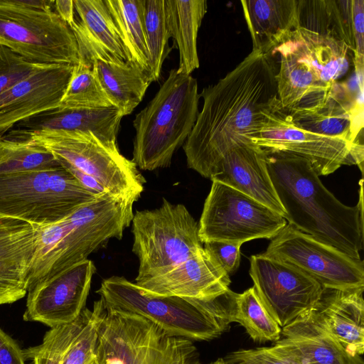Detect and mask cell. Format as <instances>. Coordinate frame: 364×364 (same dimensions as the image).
Returning <instances> with one entry per match:
<instances>
[{"instance_id": "28", "label": "cell", "mask_w": 364, "mask_h": 364, "mask_svg": "<svg viewBox=\"0 0 364 364\" xmlns=\"http://www.w3.org/2000/svg\"><path fill=\"white\" fill-rule=\"evenodd\" d=\"M299 26L342 41L354 52L352 0H299Z\"/></svg>"}, {"instance_id": "13", "label": "cell", "mask_w": 364, "mask_h": 364, "mask_svg": "<svg viewBox=\"0 0 364 364\" xmlns=\"http://www.w3.org/2000/svg\"><path fill=\"white\" fill-rule=\"evenodd\" d=\"M250 275L262 304L281 328L313 309L323 287L286 262L262 254L250 257Z\"/></svg>"}, {"instance_id": "4", "label": "cell", "mask_w": 364, "mask_h": 364, "mask_svg": "<svg viewBox=\"0 0 364 364\" xmlns=\"http://www.w3.org/2000/svg\"><path fill=\"white\" fill-rule=\"evenodd\" d=\"M105 307L138 314L166 333L191 341H208L233 322L236 293L230 289L208 301L143 294L124 277L104 279L97 290Z\"/></svg>"}, {"instance_id": "6", "label": "cell", "mask_w": 364, "mask_h": 364, "mask_svg": "<svg viewBox=\"0 0 364 364\" xmlns=\"http://www.w3.org/2000/svg\"><path fill=\"white\" fill-rule=\"evenodd\" d=\"M96 197L62 165L0 174V215L36 225L60 221Z\"/></svg>"}, {"instance_id": "22", "label": "cell", "mask_w": 364, "mask_h": 364, "mask_svg": "<svg viewBox=\"0 0 364 364\" xmlns=\"http://www.w3.org/2000/svg\"><path fill=\"white\" fill-rule=\"evenodd\" d=\"M151 326L138 314L106 307L97 330L95 364H132Z\"/></svg>"}, {"instance_id": "8", "label": "cell", "mask_w": 364, "mask_h": 364, "mask_svg": "<svg viewBox=\"0 0 364 364\" xmlns=\"http://www.w3.org/2000/svg\"><path fill=\"white\" fill-rule=\"evenodd\" d=\"M0 45L40 64L75 65L80 54L70 27L55 11H43L0 0Z\"/></svg>"}, {"instance_id": "24", "label": "cell", "mask_w": 364, "mask_h": 364, "mask_svg": "<svg viewBox=\"0 0 364 364\" xmlns=\"http://www.w3.org/2000/svg\"><path fill=\"white\" fill-rule=\"evenodd\" d=\"M284 343L291 346L306 364H364L326 330L314 308L282 328Z\"/></svg>"}, {"instance_id": "27", "label": "cell", "mask_w": 364, "mask_h": 364, "mask_svg": "<svg viewBox=\"0 0 364 364\" xmlns=\"http://www.w3.org/2000/svg\"><path fill=\"white\" fill-rule=\"evenodd\" d=\"M353 97L348 85L339 82L322 106L311 110H286L292 122L299 128L352 142L351 106Z\"/></svg>"}, {"instance_id": "42", "label": "cell", "mask_w": 364, "mask_h": 364, "mask_svg": "<svg viewBox=\"0 0 364 364\" xmlns=\"http://www.w3.org/2000/svg\"><path fill=\"white\" fill-rule=\"evenodd\" d=\"M268 348L284 364H306L291 346L281 339Z\"/></svg>"}, {"instance_id": "33", "label": "cell", "mask_w": 364, "mask_h": 364, "mask_svg": "<svg viewBox=\"0 0 364 364\" xmlns=\"http://www.w3.org/2000/svg\"><path fill=\"white\" fill-rule=\"evenodd\" d=\"M90 314L91 309L85 308L74 321L50 328L41 344L23 349L25 360H31L33 364H62L68 350L89 320Z\"/></svg>"}, {"instance_id": "36", "label": "cell", "mask_w": 364, "mask_h": 364, "mask_svg": "<svg viewBox=\"0 0 364 364\" xmlns=\"http://www.w3.org/2000/svg\"><path fill=\"white\" fill-rule=\"evenodd\" d=\"M106 307L100 298L91 309L89 320L68 350L62 364H95L97 330Z\"/></svg>"}, {"instance_id": "37", "label": "cell", "mask_w": 364, "mask_h": 364, "mask_svg": "<svg viewBox=\"0 0 364 364\" xmlns=\"http://www.w3.org/2000/svg\"><path fill=\"white\" fill-rule=\"evenodd\" d=\"M46 65L31 62L0 45V95Z\"/></svg>"}, {"instance_id": "14", "label": "cell", "mask_w": 364, "mask_h": 364, "mask_svg": "<svg viewBox=\"0 0 364 364\" xmlns=\"http://www.w3.org/2000/svg\"><path fill=\"white\" fill-rule=\"evenodd\" d=\"M95 272L87 259L35 284L27 291L23 320L50 328L74 321L85 309Z\"/></svg>"}, {"instance_id": "32", "label": "cell", "mask_w": 364, "mask_h": 364, "mask_svg": "<svg viewBox=\"0 0 364 364\" xmlns=\"http://www.w3.org/2000/svg\"><path fill=\"white\" fill-rule=\"evenodd\" d=\"M233 322L242 325L255 342H277L282 328L267 311L255 287L235 296Z\"/></svg>"}, {"instance_id": "23", "label": "cell", "mask_w": 364, "mask_h": 364, "mask_svg": "<svg viewBox=\"0 0 364 364\" xmlns=\"http://www.w3.org/2000/svg\"><path fill=\"white\" fill-rule=\"evenodd\" d=\"M240 2L254 50L271 53L299 27V0H242Z\"/></svg>"}, {"instance_id": "5", "label": "cell", "mask_w": 364, "mask_h": 364, "mask_svg": "<svg viewBox=\"0 0 364 364\" xmlns=\"http://www.w3.org/2000/svg\"><path fill=\"white\" fill-rule=\"evenodd\" d=\"M200 97L195 77L176 69L170 70L155 96L133 121L132 160L137 168L153 171L171 165L173 154L194 127Z\"/></svg>"}, {"instance_id": "38", "label": "cell", "mask_w": 364, "mask_h": 364, "mask_svg": "<svg viewBox=\"0 0 364 364\" xmlns=\"http://www.w3.org/2000/svg\"><path fill=\"white\" fill-rule=\"evenodd\" d=\"M241 245L236 242L210 241L204 243L203 247L230 275L240 265Z\"/></svg>"}, {"instance_id": "41", "label": "cell", "mask_w": 364, "mask_h": 364, "mask_svg": "<svg viewBox=\"0 0 364 364\" xmlns=\"http://www.w3.org/2000/svg\"><path fill=\"white\" fill-rule=\"evenodd\" d=\"M23 349L0 328V364H26Z\"/></svg>"}, {"instance_id": "3", "label": "cell", "mask_w": 364, "mask_h": 364, "mask_svg": "<svg viewBox=\"0 0 364 364\" xmlns=\"http://www.w3.org/2000/svg\"><path fill=\"white\" fill-rule=\"evenodd\" d=\"M133 197L106 194L55 223L39 225L27 290L37 283L87 259L109 240H121L134 216Z\"/></svg>"}, {"instance_id": "44", "label": "cell", "mask_w": 364, "mask_h": 364, "mask_svg": "<svg viewBox=\"0 0 364 364\" xmlns=\"http://www.w3.org/2000/svg\"><path fill=\"white\" fill-rule=\"evenodd\" d=\"M208 364H225L223 358H218Z\"/></svg>"}, {"instance_id": "9", "label": "cell", "mask_w": 364, "mask_h": 364, "mask_svg": "<svg viewBox=\"0 0 364 364\" xmlns=\"http://www.w3.org/2000/svg\"><path fill=\"white\" fill-rule=\"evenodd\" d=\"M263 120L251 139L262 149L302 157L317 175L333 173L342 165H358L363 173V144L318 134L297 127L277 98L263 112Z\"/></svg>"}, {"instance_id": "2", "label": "cell", "mask_w": 364, "mask_h": 364, "mask_svg": "<svg viewBox=\"0 0 364 364\" xmlns=\"http://www.w3.org/2000/svg\"><path fill=\"white\" fill-rule=\"evenodd\" d=\"M262 150L288 224L352 258L361 259L363 179L358 203L347 206L323 186L306 159L285 152Z\"/></svg>"}, {"instance_id": "10", "label": "cell", "mask_w": 364, "mask_h": 364, "mask_svg": "<svg viewBox=\"0 0 364 364\" xmlns=\"http://www.w3.org/2000/svg\"><path fill=\"white\" fill-rule=\"evenodd\" d=\"M287 223L283 216L253 198L213 181L203 205L198 234L202 243L242 244L259 238L272 240Z\"/></svg>"}, {"instance_id": "34", "label": "cell", "mask_w": 364, "mask_h": 364, "mask_svg": "<svg viewBox=\"0 0 364 364\" xmlns=\"http://www.w3.org/2000/svg\"><path fill=\"white\" fill-rule=\"evenodd\" d=\"M144 23L149 54V73L155 82L159 80L164 62L171 50L165 0H144Z\"/></svg>"}, {"instance_id": "25", "label": "cell", "mask_w": 364, "mask_h": 364, "mask_svg": "<svg viewBox=\"0 0 364 364\" xmlns=\"http://www.w3.org/2000/svg\"><path fill=\"white\" fill-rule=\"evenodd\" d=\"M207 9L205 0H165L168 33L179 52L180 73L191 75L200 66L197 38Z\"/></svg>"}, {"instance_id": "39", "label": "cell", "mask_w": 364, "mask_h": 364, "mask_svg": "<svg viewBox=\"0 0 364 364\" xmlns=\"http://www.w3.org/2000/svg\"><path fill=\"white\" fill-rule=\"evenodd\" d=\"M352 23L355 50L353 52V68L363 69L364 67V1L352 0Z\"/></svg>"}, {"instance_id": "21", "label": "cell", "mask_w": 364, "mask_h": 364, "mask_svg": "<svg viewBox=\"0 0 364 364\" xmlns=\"http://www.w3.org/2000/svg\"><path fill=\"white\" fill-rule=\"evenodd\" d=\"M364 288H323L314 311L323 326L353 355L364 352Z\"/></svg>"}, {"instance_id": "20", "label": "cell", "mask_w": 364, "mask_h": 364, "mask_svg": "<svg viewBox=\"0 0 364 364\" xmlns=\"http://www.w3.org/2000/svg\"><path fill=\"white\" fill-rule=\"evenodd\" d=\"M210 180L228 185L285 217L267 171L263 150L255 144L240 145L231 149Z\"/></svg>"}, {"instance_id": "31", "label": "cell", "mask_w": 364, "mask_h": 364, "mask_svg": "<svg viewBox=\"0 0 364 364\" xmlns=\"http://www.w3.org/2000/svg\"><path fill=\"white\" fill-rule=\"evenodd\" d=\"M60 165L53 154L41 144L0 136V174L47 169Z\"/></svg>"}, {"instance_id": "26", "label": "cell", "mask_w": 364, "mask_h": 364, "mask_svg": "<svg viewBox=\"0 0 364 364\" xmlns=\"http://www.w3.org/2000/svg\"><path fill=\"white\" fill-rule=\"evenodd\" d=\"M92 66L112 106L124 117L142 101L153 82L149 73L133 62L119 65L97 60Z\"/></svg>"}, {"instance_id": "17", "label": "cell", "mask_w": 364, "mask_h": 364, "mask_svg": "<svg viewBox=\"0 0 364 364\" xmlns=\"http://www.w3.org/2000/svg\"><path fill=\"white\" fill-rule=\"evenodd\" d=\"M135 284L151 296L208 301L228 291L230 279L203 247L170 271Z\"/></svg>"}, {"instance_id": "7", "label": "cell", "mask_w": 364, "mask_h": 364, "mask_svg": "<svg viewBox=\"0 0 364 364\" xmlns=\"http://www.w3.org/2000/svg\"><path fill=\"white\" fill-rule=\"evenodd\" d=\"M132 223L136 283L170 271L203 247L198 223L183 204L164 198L159 208L136 210Z\"/></svg>"}, {"instance_id": "12", "label": "cell", "mask_w": 364, "mask_h": 364, "mask_svg": "<svg viewBox=\"0 0 364 364\" xmlns=\"http://www.w3.org/2000/svg\"><path fill=\"white\" fill-rule=\"evenodd\" d=\"M262 254L296 267L323 288H364L363 260L352 258L288 223Z\"/></svg>"}, {"instance_id": "40", "label": "cell", "mask_w": 364, "mask_h": 364, "mask_svg": "<svg viewBox=\"0 0 364 364\" xmlns=\"http://www.w3.org/2000/svg\"><path fill=\"white\" fill-rule=\"evenodd\" d=\"M225 364H284L268 348L241 349L227 355Z\"/></svg>"}, {"instance_id": "29", "label": "cell", "mask_w": 364, "mask_h": 364, "mask_svg": "<svg viewBox=\"0 0 364 364\" xmlns=\"http://www.w3.org/2000/svg\"><path fill=\"white\" fill-rule=\"evenodd\" d=\"M105 2L129 61L149 73V54L144 23V0Z\"/></svg>"}, {"instance_id": "30", "label": "cell", "mask_w": 364, "mask_h": 364, "mask_svg": "<svg viewBox=\"0 0 364 364\" xmlns=\"http://www.w3.org/2000/svg\"><path fill=\"white\" fill-rule=\"evenodd\" d=\"M132 364H200L193 342L170 336L152 323Z\"/></svg>"}, {"instance_id": "18", "label": "cell", "mask_w": 364, "mask_h": 364, "mask_svg": "<svg viewBox=\"0 0 364 364\" xmlns=\"http://www.w3.org/2000/svg\"><path fill=\"white\" fill-rule=\"evenodd\" d=\"M38 229L39 225L0 215V306L26 295Z\"/></svg>"}, {"instance_id": "43", "label": "cell", "mask_w": 364, "mask_h": 364, "mask_svg": "<svg viewBox=\"0 0 364 364\" xmlns=\"http://www.w3.org/2000/svg\"><path fill=\"white\" fill-rule=\"evenodd\" d=\"M54 10L60 18L70 26L75 21L73 0L54 1Z\"/></svg>"}, {"instance_id": "35", "label": "cell", "mask_w": 364, "mask_h": 364, "mask_svg": "<svg viewBox=\"0 0 364 364\" xmlns=\"http://www.w3.org/2000/svg\"><path fill=\"white\" fill-rule=\"evenodd\" d=\"M110 107L113 106L101 87L92 66L82 61L74 65L58 107L97 109Z\"/></svg>"}, {"instance_id": "1", "label": "cell", "mask_w": 364, "mask_h": 364, "mask_svg": "<svg viewBox=\"0 0 364 364\" xmlns=\"http://www.w3.org/2000/svg\"><path fill=\"white\" fill-rule=\"evenodd\" d=\"M278 68L270 53L254 50L200 93L203 107L183 145L187 166L210 179L225 156L251 139L263 111L277 98Z\"/></svg>"}, {"instance_id": "15", "label": "cell", "mask_w": 364, "mask_h": 364, "mask_svg": "<svg viewBox=\"0 0 364 364\" xmlns=\"http://www.w3.org/2000/svg\"><path fill=\"white\" fill-rule=\"evenodd\" d=\"M124 116L114 107L97 109L57 107L28 118L4 135L18 139L94 134L104 144L117 147Z\"/></svg>"}, {"instance_id": "16", "label": "cell", "mask_w": 364, "mask_h": 364, "mask_svg": "<svg viewBox=\"0 0 364 364\" xmlns=\"http://www.w3.org/2000/svg\"><path fill=\"white\" fill-rule=\"evenodd\" d=\"M74 65L49 64L0 95V136L16 124L57 108Z\"/></svg>"}, {"instance_id": "19", "label": "cell", "mask_w": 364, "mask_h": 364, "mask_svg": "<svg viewBox=\"0 0 364 364\" xmlns=\"http://www.w3.org/2000/svg\"><path fill=\"white\" fill-rule=\"evenodd\" d=\"M78 19L70 26L82 62L95 60L122 65L130 62L105 0H73Z\"/></svg>"}, {"instance_id": "11", "label": "cell", "mask_w": 364, "mask_h": 364, "mask_svg": "<svg viewBox=\"0 0 364 364\" xmlns=\"http://www.w3.org/2000/svg\"><path fill=\"white\" fill-rule=\"evenodd\" d=\"M26 140L43 146L58 161L93 177L111 196L139 199L144 191L146 181L132 160L92 134Z\"/></svg>"}]
</instances>
